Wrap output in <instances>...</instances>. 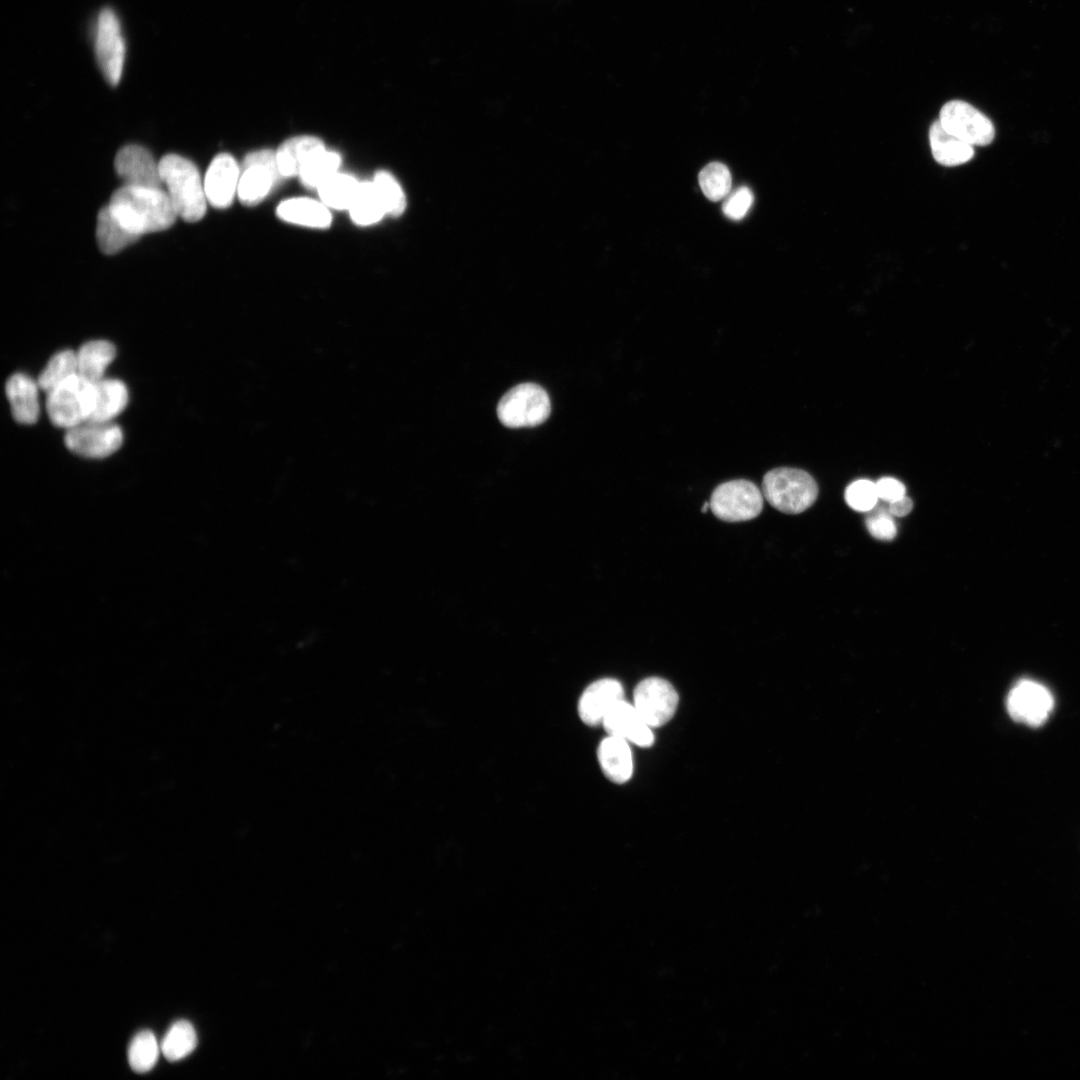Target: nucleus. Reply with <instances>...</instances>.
<instances>
[{
    "label": "nucleus",
    "mask_w": 1080,
    "mask_h": 1080,
    "mask_svg": "<svg viewBox=\"0 0 1080 1080\" xmlns=\"http://www.w3.org/2000/svg\"><path fill=\"white\" fill-rule=\"evenodd\" d=\"M108 206L127 229L139 236L166 230L178 217L162 188L123 185L112 194Z\"/></svg>",
    "instance_id": "obj_1"
},
{
    "label": "nucleus",
    "mask_w": 1080,
    "mask_h": 1080,
    "mask_svg": "<svg viewBox=\"0 0 1080 1080\" xmlns=\"http://www.w3.org/2000/svg\"><path fill=\"white\" fill-rule=\"evenodd\" d=\"M163 185L173 206L183 220L196 222L203 218L207 198L199 171L190 160L167 154L159 161Z\"/></svg>",
    "instance_id": "obj_2"
},
{
    "label": "nucleus",
    "mask_w": 1080,
    "mask_h": 1080,
    "mask_svg": "<svg viewBox=\"0 0 1080 1080\" xmlns=\"http://www.w3.org/2000/svg\"><path fill=\"white\" fill-rule=\"evenodd\" d=\"M761 491L775 509L786 514H798L815 502L818 486L814 478L804 470L778 467L764 475Z\"/></svg>",
    "instance_id": "obj_3"
},
{
    "label": "nucleus",
    "mask_w": 1080,
    "mask_h": 1080,
    "mask_svg": "<svg viewBox=\"0 0 1080 1080\" xmlns=\"http://www.w3.org/2000/svg\"><path fill=\"white\" fill-rule=\"evenodd\" d=\"M95 383L76 374L47 393L46 411L51 422L70 429L90 419Z\"/></svg>",
    "instance_id": "obj_4"
},
{
    "label": "nucleus",
    "mask_w": 1080,
    "mask_h": 1080,
    "mask_svg": "<svg viewBox=\"0 0 1080 1080\" xmlns=\"http://www.w3.org/2000/svg\"><path fill=\"white\" fill-rule=\"evenodd\" d=\"M551 411L547 392L534 383L519 384L500 399L497 415L510 428L533 427L543 423Z\"/></svg>",
    "instance_id": "obj_5"
},
{
    "label": "nucleus",
    "mask_w": 1080,
    "mask_h": 1080,
    "mask_svg": "<svg viewBox=\"0 0 1080 1080\" xmlns=\"http://www.w3.org/2000/svg\"><path fill=\"white\" fill-rule=\"evenodd\" d=\"M763 499L762 491L753 482L737 479L718 485L709 504L717 518L740 522L756 518L763 509Z\"/></svg>",
    "instance_id": "obj_6"
},
{
    "label": "nucleus",
    "mask_w": 1080,
    "mask_h": 1080,
    "mask_svg": "<svg viewBox=\"0 0 1080 1080\" xmlns=\"http://www.w3.org/2000/svg\"><path fill=\"white\" fill-rule=\"evenodd\" d=\"M94 43L96 60L104 78L110 85H117L123 73L126 43L113 10L105 8L99 13Z\"/></svg>",
    "instance_id": "obj_7"
},
{
    "label": "nucleus",
    "mask_w": 1080,
    "mask_h": 1080,
    "mask_svg": "<svg viewBox=\"0 0 1080 1080\" xmlns=\"http://www.w3.org/2000/svg\"><path fill=\"white\" fill-rule=\"evenodd\" d=\"M938 120L949 133L971 146L988 145L995 136L990 119L962 100L945 103Z\"/></svg>",
    "instance_id": "obj_8"
},
{
    "label": "nucleus",
    "mask_w": 1080,
    "mask_h": 1080,
    "mask_svg": "<svg viewBox=\"0 0 1080 1080\" xmlns=\"http://www.w3.org/2000/svg\"><path fill=\"white\" fill-rule=\"evenodd\" d=\"M276 152L262 149L248 154L241 167L237 194L246 206H255L271 191L280 177Z\"/></svg>",
    "instance_id": "obj_9"
},
{
    "label": "nucleus",
    "mask_w": 1080,
    "mask_h": 1080,
    "mask_svg": "<svg viewBox=\"0 0 1080 1080\" xmlns=\"http://www.w3.org/2000/svg\"><path fill=\"white\" fill-rule=\"evenodd\" d=\"M65 445L73 453L87 458H104L122 445L123 432L112 421L87 420L66 430Z\"/></svg>",
    "instance_id": "obj_10"
},
{
    "label": "nucleus",
    "mask_w": 1080,
    "mask_h": 1080,
    "mask_svg": "<svg viewBox=\"0 0 1080 1080\" xmlns=\"http://www.w3.org/2000/svg\"><path fill=\"white\" fill-rule=\"evenodd\" d=\"M1006 707L1013 720L1037 727L1048 719L1054 707V698L1044 685L1023 679L1009 691Z\"/></svg>",
    "instance_id": "obj_11"
},
{
    "label": "nucleus",
    "mask_w": 1080,
    "mask_h": 1080,
    "mask_svg": "<svg viewBox=\"0 0 1080 1080\" xmlns=\"http://www.w3.org/2000/svg\"><path fill=\"white\" fill-rule=\"evenodd\" d=\"M633 705L650 727H659L673 717L678 694L667 680L649 677L636 686Z\"/></svg>",
    "instance_id": "obj_12"
},
{
    "label": "nucleus",
    "mask_w": 1080,
    "mask_h": 1080,
    "mask_svg": "<svg viewBox=\"0 0 1080 1080\" xmlns=\"http://www.w3.org/2000/svg\"><path fill=\"white\" fill-rule=\"evenodd\" d=\"M114 167L124 185L162 188L159 162L140 145L122 147L115 156Z\"/></svg>",
    "instance_id": "obj_13"
},
{
    "label": "nucleus",
    "mask_w": 1080,
    "mask_h": 1080,
    "mask_svg": "<svg viewBox=\"0 0 1080 1080\" xmlns=\"http://www.w3.org/2000/svg\"><path fill=\"white\" fill-rule=\"evenodd\" d=\"M240 168L227 153L217 155L210 163L204 178L207 201L215 208H227L238 189Z\"/></svg>",
    "instance_id": "obj_14"
},
{
    "label": "nucleus",
    "mask_w": 1080,
    "mask_h": 1080,
    "mask_svg": "<svg viewBox=\"0 0 1080 1080\" xmlns=\"http://www.w3.org/2000/svg\"><path fill=\"white\" fill-rule=\"evenodd\" d=\"M602 724L608 735L625 739L640 747H648L654 741L651 727L641 718L634 705L624 699L609 710Z\"/></svg>",
    "instance_id": "obj_15"
},
{
    "label": "nucleus",
    "mask_w": 1080,
    "mask_h": 1080,
    "mask_svg": "<svg viewBox=\"0 0 1080 1080\" xmlns=\"http://www.w3.org/2000/svg\"><path fill=\"white\" fill-rule=\"evenodd\" d=\"M623 698V687L616 679L604 678L591 683L578 702L581 720L590 726L602 724L609 710Z\"/></svg>",
    "instance_id": "obj_16"
},
{
    "label": "nucleus",
    "mask_w": 1080,
    "mask_h": 1080,
    "mask_svg": "<svg viewBox=\"0 0 1080 1080\" xmlns=\"http://www.w3.org/2000/svg\"><path fill=\"white\" fill-rule=\"evenodd\" d=\"M38 383L24 373L13 374L5 385L13 418L20 424H34L39 417Z\"/></svg>",
    "instance_id": "obj_17"
},
{
    "label": "nucleus",
    "mask_w": 1080,
    "mask_h": 1080,
    "mask_svg": "<svg viewBox=\"0 0 1080 1080\" xmlns=\"http://www.w3.org/2000/svg\"><path fill=\"white\" fill-rule=\"evenodd\" d=\"M625 739L608 736L598 748V760L605 776L614 783H625L633 772L632 753Z\"/></svg>",
    "instance_id": "obj_18"
},
{
    "label": "nucleus",
    "mask_w": 1080,
    "mask_h": 1080,
    "mask_svg": "<svg viewBox=\"0 0 1080 1080\" xmlns=\"http://www.w3.org/2000/svg\"><path fill=\"white\" fill-rule=\"evenodd\" d=\"M323 149V142L314 136H297L286 140L276 151L281 177L299 175L305 163Z\"/></svg>",
    "instance_id": "obj_19"
},
{
    "label": "nucleus",
    "mask_w": 1080,
    "mask_h": 1080,
    "mask_svg": "<svg viewBox=\"0 0 1080 1080\" xmlns=\"http://www.w3.org/2000/svg\"><path fill=\"white\" fill-rule=\"evenodd\" d=\"M929 140L934 159L944 166H957L968 162L974 155L973 146L949 133L936 120L929 129Z\"/></svg>",
    "instance_id": "obj_20"
},
{
    "label": "nucleus",
    "mask_w": 1080,
    "mask_h": 1080,
    "mask_svg": "<svg viewBox=\"0 0 1080 1080\" xmlns=\"http://www.w3.org/2000/svg\"><path fill=\"white\" fill-rule=\"evenodd\" d=\"M277 215L286 222L311 228H327L331 214L324 203L309 198H292L277 207Z\"/></svg>",
    "instance_id": "obj_21"
},
{
    "label": "nucleus",
    "mask_w": 1080,
    "mask_h": 1080,
    "mask_svg": "<svg viewBox=\"0 0 1080 1080\" xmlns=\"http://www.w3.org/2000/svg\"><path fill=\"white\" fill-rule=\"evenodd\" d=\"M128 403L126 385L118 379H105L95 383V400L89 420L112 421Z\"/></svg>",
    "instance_id": "obj_22"
},
{
    "label": "nucleus",
    "mask_w": 1080,
    "mask_h": 1080,
    "mask_svg": "<svg viewBox=\"0 0 1080 1080\" xmlns=\"http://www.w3.org/2000/svg\"><path fill=\"white\" fill-rule=\"evenodd\" d=\"M141 236L127 229L112 213L103 207L97 216L96 238L100 250L113 255L136 242Z\"/></svg>",
    "instance_id": "obj_23"
},
{
    "label": "nucleus",
    "mask_w": 1080,
    "mask_h": 1080,
    "mask_svg": "<svg viewBox=\"0 0 1080 1080\" xmlns=\"http://www.w3.org/2000/svg\"><path fill=\"white\" fill-rule=\"evenodd\" d=\"M115 356L116 349L111 342L88 341L76 352L78 374L96 383L104 378L105 370Z\"/></svg>",
    "instance_id": "obj_24"
},
{
    "label": "nucleus",
    "mask_w": 1080,
    "mask_h": 1080,
    "mask_svg": "<svg viewBox=\"0 0 1080 1080\" xmlns=\"http://www.w3.org/2000/svg\"><path fill=\"white\" fill-rule=\"evenodd\" d=\"M348 210L352 220L361 226L374 224L386 214L373 181L359 183Z\"/></svg>",
    "instance_id": "obj_25"
},
{
    "label": "nucleus",
    "mask_w": 1080,
    "mask_h": 1080,
    "mask_svg": "<svg viewBox=\"0 0 1080 1080\" xmlns=\"http://www.w3.org/2000/svg\"><path fill=\"white\" fill-rule=\"evenodd\" d=\"M197 1045V1034L193 1025L187 1020L174 1022L160 1044L164 1057L171 1061H179L188 1056Z\"/></svg>",
    "instance_id": "obj_26"
},
{
    "label": "nucleus",
    "mask_w": 1080,
    "mask_h": 1080,
    "mask_svg": "<svg viewBox=\"0 0 1080 1080\" xmlns=\"http://www.w3.org/2000/svg\"><path fill=\"white\" fill-rule=\"evenodd\" d=\"M359 182L348 174L336 172L318 188L319 196L326 206L343 210L349 209Z\"/></svg>",
    "instance_id": "obj_27"
},
{
    "label": "nucleus",
    "mask_w": 1080,
    "mask_h": 1080,
    "mask_svg": "<svg viewBox=\"0 0 1080 1080\" xmlns=\"http://www.w3.org/2000/svg\"><path fill=\"white\" fill-rule=\"evenodd\" d=\"M76 374H78L76 352L62 350L50 358L39 374L37 383L40 389L48 393Z\"/></svg>",
    "instance_id": "obj_28"
},
{
    "label": "nucleus",
    "mask_w": 1080,
    "mask_h": 1080,
    "mask_svg": "<svg viewBox=\"0 0 1080 1080\" xmlns=\"http://www.w3.org/2000/svg\"><path fill=\"white\" fill-rule=\"evenodd\" d=\"M160 1052V1044L153 1032L142 1030L132 1038L129 1044V1065L135 1072H148L157 1063Z\"/></svg>",
    "instance_id": "obj_29"
},
{
    "label": "nucleus",
    "mask_w": 1080,
    "mask_h": 1080,
    "mask_svg": "<svg viewBox=\"0 0 1080 1080\" xmlns=\"http://www.w3.org/2000/svg\"><path fill=\"white\" fill-rule=\"evenodd\" d=\"M339 165L340 156L336 152L323 149L305 163L298 176L305 187L317 189L337 172Z\"/></svg>",
    "instance_id": "obj_30"
},
{
    "label": "nucleus",
    "mask_w": 1080,
    "mask_h": 1080,
    "mask_svg": "<svg viewBox=\"0 0 1080 1080\" xmlns=\"http://www.w3.org/2000/svg\"><path fill=\"white\" fill-rule=\"evenodd\" d=\"M698 180L703 194L711 201L722 200L730 193L731 174L727 166L720 162L707 164L700 171Z\"/></svg>",
    "instance_id": "obj_31"
},
{
    "label": "nucleus",
    "mask_w": 1080,
    "mask_h": 1080,
    "mask_svg": "<svg viewBox=\"0 0 1080 1080\" xmlns=\"http://www.w3.org/2000/svg\"><path fill=\"white\" fill-rule=\"evenodd\" d=\"M386 214L398 216L406 207V198L397 180L389 172L378 171L373 180Z\"/></svg>",
    "instance_id": "obj_32"
},
{
    "label": "nucleus",
    "mask_w": 1080,
    "mask_h": 1080,
    "mask_svg": "<svg viewBox=\"0 0 1080 1080\" xmlns=\"http://www.w3.org/2000/svg\"><path fill=\"white\" fill-rule=\"evenodd\" d=\"M876 483L868 479L852 482L845 490V500L849 507L859 512H869L878 502Z\"/></svg>",
    "instance_id": "obj_33"
},
{
    "label": "nucleus",
    "mask_w": 1080,
    "mask_h": 1080,
    "mask_svg": "<svg viewBox=\"0 0 1080 1080\" xmlns=\"http://www.w3.org/2000/svg\"><path fill=\"white\" fill-rule=\"evenodd\" d=\"M869 512L865 521L869 533L878 540H893L897 534V526L888 507L876 505Z\"/></svg>",
    "instance_id": "obj_34"
},
{
    "label": "nucleus",
    "mask_w": 1080,
    "mask_h": 1080,
    "mask_svg": "<svg viewBox=\"0 0 1080 1080\" xmlns=\"http://www.w3.org/2000/svg\"><path fill=\"white\" fill-rule=\"evenodd\" d=\"M753 203V194L746 186L736 189L722 205L723 213L732 220H741L745 217Z\"/></svg>",
    "instance_id": "obj_35"
},
{
    "label": "nucleus",
    "mask_w": 1080,
    "mask_h": 1080,
    "mask_svg": "<svg viewBox=\"0 0 1080 1080\" xmlns=\"http://www.w3.org/2000/svg\"><path fill=\"white\" fill-rule=\"evenodd\" d=\"M878 497L884 502H892L905 496L906 488L902 482L892 477H883L876 482Z\"/></svg>",
    "instance_id": "obj_36"
},
{
    "label": "nucleus",
    "mask_w": 1080,
    "mask_h": 1080,
    "mask_svg": "<svg viewBox=\"0 0 1080 1080\" xmlns=\"http://www.w3.org/2000/svg\"><path fill=\"white\" fill-rule=\"evenodd\" d=\"M887 507L893 516L903 517L912 510L913 503L912 500L905 495L898 500L889 502Z\"/></svg>",
    "instance_id": "obj_37"
}]
</instances>
